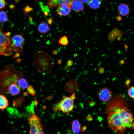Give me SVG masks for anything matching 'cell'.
I'll return each instance as SVG.
<instances>
[{
	"mask_svg": "<svg viewBox=\"0 0 134 134\" xmlns=\"http://www.w3.org/2000/svg\"><path fill=\"white\" fill-rule=\"evenodd\" d=\"M23 73L15 68L13 64L7 65L0 72V92L7 95L15 96L20 92L18 85Z\"/></svg>",
	"mask_w": 134,
	"mask_h": 134,
	"instance_id": "obj_1",
	"label": "cell"
},
{
	"mask_svg": "<svg viewBox=\"0 0 134 134\" xmlns=\"http://www.w3.org/2000/svg\"><path fill=\"white\" fill-rule=\"evenodd\" d=\"M33 63L34 67L39 72L47 74L51 72L54 62L47 53L41 51L34 55Z\"/></svg>",
	"mask_w": 134,
	"mask_h": 134,
	"instance_id": "obj_2",
	"label": "cell"
},
{
	"mask_svg": "<svg viewBox=\"0 0 134 134\" xmlns=\"http://www.w3.org/2000/svg\"><path fill=\"white\" fill-rule=\"evenodd\" d=\"M121 109L116 112L109 114L107 118L110 127L115 131H121L126 128Z\"/></svg>",
	"mask_w": 134,
	"mask_h": 134,
	"instance_id": "obj_3",
	"label": "cell"
},
{
	"mask_svg": "<svg viewBox=\"0 0 134 134\" xmlns=\"http://www.w3.org/2000/svg\"><path fill=\"white\" fill-rule=\"evenodd\" d=\"M28 122L30 126L29 134H45L43 126L39 117L32 113L29 115Z\"/></svg>",
	"mask_w": 134,
	"mask_h": 134,
	"instance_id": "obj_4",
	"label": "cell"
},
{
	"mask_svg": "<svg viewBox=\"0 0 134 134\" xmlns=\"http://www.w3.org/2000/svg\"><path fill=\"white\" fill-rule=\"evenodd\" d=\"M74 100L70 97H63L62 99L52 107L54 112L61 111L64 113H68L73 108Z\"/></svg>",
	"mask_w": 134,
	"mask_h": 134,
	"instance_id": "obj_5",
	"label": "cell"
},
{
	"mask_svg": "<svg viewBox=\"0 0 134 134\" xmlns=\"http://www.w3.org/2000/svg\"><path fill=\"white\" fill-rule=\"evenodd\" d=\"M126 100L123 96L118 95L115 96L107 105L106 112L110 114L125 107Z\"/></svg>",
	"mask_w": 134,
	"mask_h": 134,
	"instance_id": "obj_6",
	"label": "cell"
},
{
	"mask_svg": "<svg viewBox=\"0 0 134 134\" xmlns=\"http://www.w3.org/2000/svg\"><path fill=\"white\" fill-rule=\"evenodd\" d=\"M13 50L11 42L8 37L4 34L0 27V55L10 56Z\"/></svg>",
	"mask_w": 134,
	"mask_h": 134,
	"instance_id": "obj_7",
	"label": "cell"
},
{
	"mask_svg": "<svg viewBox=\"0 0 134 134\" xmlns=\"http://www.w3.org/2000/svg\"><path fill=\"white\" fill-rule=\"evenodd\" d=\"M11 42L13 50L15 51L19 54L23 53V50L20 48L23 46L25 40L21 35H15L12 37Z\"/></svg>",
	"mask_w": 134,
	"mask_h": 134,
	"instance_id": "obj_8",
	"label": "cell"
},
{
	"mask_svg": "<svg viewBox=\"0 0 134 134\" xmlns=\"http://www.w3.org/2000/svg\"><path fill=\"white\" fill-rule=\"evenodd\" d=\"M112 93L107 88L101 89L98 93V97L101 101L106 102L111 98Z\"/></svg>",
	"mask_w": 134,
	"mask_h": 134,
	"instance_id": "obj_9",
	"label": "cell"
},
{
	"mask_svg": "<svg viewBox=\"0 0 134 134\" xmlns=\"http://www.w3.org/2000/svg\"><path fill=\"white\" fill-rule=\"evenodd\" d=\"M64 88L65 90L67 92L73 94L76 93L78 89L76 81L74 79L71 80L66 84Z\"/></svg>",
	"mask_w": 134,
	"mask_h": 134,
	"instance_id": "obj_10",
	"label": "cell"
},
{
	"mask_svg": "<svg viewBox=\"0 0 134 134\" xmlns=\"http://www.w3.org/2000/svg\"><path fill=\"white\" fill-rule=\"evenodd\" d=\"M71 9L70 4L66 3L62 4L58 6L57 13L61 16H66L69 14Z\"/></svg>",
	"mask_w": 134,
	"mask_h": 134,
	"instance_id": "obj_11",
	"label": "cell"
},
{
	"mask_svg": "<svg viewBox=\"0 0 134 134\" xmlns=\"http://www.w3.org/2000/svg\"><path fill=\"white\" fill-rule=\"evenodd\" d=\"M70 6L71 9L76 12L82 11L84 8L83 3L79 0H73Z\"/></svg>",
	"mask_w": 134,
	"mask_h": 134,
	"instance_id": "obj_12",
	"label": "cell"
},
{
	"mask_svg": "<svg viewBox=\"0 0 134 134\" xmlns=\"http://www.w3.org/2000/svg\"><path fill=\"white\" fill-rule=\"evenodd\" d=\"M73 0H49L48 5L50 8H52L59 6L63 3L70 4Z\"/></svg>",
	"mask_w": 134,
	"mask_h": 134,
	"instance_id": "obj_13",
	"label": "cell"
},
{
	"mask_svg": "<svg viewBox=\"0 0 134 134\" xmlns=\"http://www.w3.org/2000/svg\"><path fill=\"white\" fill-rule=\"evenodd\" d=\"M117 10L119 13L124 16H128L130 12L129 7L125 3L119 4L117 7Z\"/></svg>",
	"mask_w": 134,
	"mask_h": 134,
	"instance_id": "obj_14",
	"label": "cell"
},
{
	"mask_svg": "<svg viewBox=\"0 0 134 134\" xmlns=\"http://www.w3.org/2000/svg\"><path fill=\"white\" fill-rule=\"evenodd\" d=\"M9 105L8 100L4 95L0 94V110L5 109Z\"/></svg>",
	"mask_w": 134,
	"mask_h": 134,
	"instance_id": "obj_15",
	"label": "cell"
},
{
	"mask_svg": "<svg viewBox=\"0 0 134 134\" xmlns=\"http://www.w3.org/2000/svg\"><path fill=\"white\" fill-rule=\"evenodd\" d=\"M39 32L43 34H46L50 30V28L47 23L45 22L40 23L38 27Z\"/></svg>",
	"mask_w": 134,
	"mask_h": 134,
	"instance_id": "obj_16",
	"label": "cell"
},
{
	"mask_svg": "<svg viewBox=\"0 0 134 134\" xmlns=\"http://www.w3.org/2000/svg\"><path fill=\"white\" fill-rule=\"evenodd\" d=\"M72 128L73 132L76 134H79L80 131V125L78 120H73L72 125Z\"/></svg>",
	"mask_w": 134,
	"mask_h": 134,
	"instance_id": "obj_17",
	"label": "cell"
},
{
	"mask_svg": "<svg viewBox=\"0 0 134 134\" xmlns=\"http://www.w3.org/2000/svg\"><path fill=\"white\" fill-rule=\"evenodd\" d=\"M88 5L91 9H96L100 7L101 3L99 0H90L89 2Z\"/></svg>",
	"mask_w": 134,
	"mask_h": 134,
	"instance_id": "obj_18",
	"label": "cell"
},
{
	"mask_svg": "<svg viewBox=\"0 0 134 134\" xmlns=\"http://www.w3.org/2000/svg\"><path fill=\"white\" fill-rule=\"evenodd\" d=\"M18 85L21 88L25 89L28 86V81L25 78H21L19 80Z\"/></svg>",
	"mask_w": 134,
	"mask_h": 134,
	"instance_id": "obj_19",
	"label": "cell"
},
{
	"mask_svg": "<svg viewBox=\"0 0 134 134\" xmlns=\"http://www.w3.org/2000/svg\"><path fill=\"white\" fill-rule=\"evenodd\" d=\"M8 19L6 13L3 11H0V21L3 23L5 22Z\"/></svg>",
	"mask_w": 134,
	"mask_h": 134,
	"instance_id": "obj_20",
	"label": "cell"
},
{
	"mask_svg": "<svg viewBox=\"0 0 134 134\" xmlns=\"http://www.w3.org/2000/svg\"><path fill=\"white\" fill-rule=\"evenodd\" d=\"M60 44L64 45L66 46L67 45L68 43V40L67 37L64 36L61 38L59 41Z\"/></svg>",
	"mask_w": 134,
	"mask_h": 134,
	"instance_id": "obj_21",
	"label": "cell"
},
{
	"mask_svg": "<svg viewBox=\"0 0 134 134\" xmlns=\"http://www.w3.org/2000/svg\"><path fill=\"white\" fill-rule=\"evenodd\" d=\"M24 101V98L21 96L18 99L17 102H16V104L15 106H16L18 107H21Z\"/></svg>",
	"mask_w": 134,
	"mask_h": 134,
	"instance_id": "obj_22",
	"label": "cell"
},
{
	"mask_svg": "<svg viewBox=\"0 0 134 134\" xmlns=\"http://www.w3.org/2000/svg\"><path fill=\"white\" fill-rule=\"evenodd\" d=\"M128 92L129 96L132 98L134 99V87L130 88L128 90Z\"/></svg>",
	"mask_w": 134,
	"mask_h": 134,
	"instance_id": "obj_23",
	"label": "cell"
},
{
	"mask_svg": "<svg viewBox=\"0 0 134 134\" xmlns=\"http://www.w3.org/2000/svg\"><path fill=\"white\" fill-rule=\"evenodd\" d=\"M27 90L28 92L31 95L33 96L35 95L34 88L31 85L28 86L27 88Z\"/></svg>",
	"mask_w": 134,
	"mask_h": 134,
	"instance_id": "obj_24",
	"label": "cell"
},
{
	"mask_svg": "<svg viewBox=\"0 0 134 134\" xmlns=\"http://www.w3.org/2000/svg\"><path fill=\"white\" fill-rule=\"evenodd\" d=\"M5 5L6 2L5 0H0V9L3 8Z\"/></svg>",
	"mask_w": 134,
	"mask_h": 134,
	"instance_id": "obj_25",
	"label": "cell"
},
{
	"mask_svg": "<svg viewBox=\"0 0 134 134\" xmlns=\"http://www.w3.org/2000/svg\"><path fill=\"white\" fill-rule=\"evenodd\" d=\"M67 64L68 66H71L73 65V62L71 60H69L67 61Z\"/></svg>",
	"mask_w": 134,
	"mask_h": 134,
	"instance_id": "obj_26",
	"label": "cell"
},
{
	"mask_svg": "<svg viewBox=\"0 0 134 134\" xmlns=\"http://www.w3.org/2000/svg\"><path fill=\"white\" fill-rule=\"evenodd\" d=\"M48 23L50 25L52 24L53 23V20L51 18H50L47 20Z\"/></svg>",
	"mask_w": 134,
	"mask_h": 134,
	"instance_id": "obj_27",
	"label": "cell"
},
{
	"mask_svg": "<svg viewBox=\"0 0 134 134\" xmlns=\"http://www.w3.org/2000/svg\"><path fill=\"white\" fill-rule=\"evenodd\" d=\"M82 3H86L89 2L90 0H80Z\"/></svg>",
	"mask_w": 134,
	"mask_h": 134,
	"instance_id": "obj_28",
	"label": "cell"
},
{
	"mask_svg": "<svg viewBox=\"0 0 134 134\" xmlns=\"http://www.w3.org/2000/svg\"><path fill=\"white\" fill-rule=\"evenodd\" d=\"M70 97L73 100H74L76 98L75 94L74 93L72 94L71 96Z\"/></svg>",
	"mask_w": 134,
	"mask_h": 134,
	"instance_id": "obj_29",
	"label": "cell"
},
{
	"mask_svg": "<svg viewBox=\"0 0 134 134\" xmlns=\"http://www.w3.org/2000/svg\"><path fill=\"white\" fill-rule=\"evenodd\" d=\"M104 69L103 68H100L99 69V72L100 73H102L103 72V71H104Z\"/></svg>",
	"mask_w": 134,
	"mask_h": 134,
	"instance_id": "obj_30",
	"label": "cell"
},
{
	"mask_svg": "<svg viewBox=\"0 0 134 134\" xmlns=\"http://www.w3.org/2000/svg\"><path fill=\"white\" fill-rule=\"evenodd\" d=\"M57 51L56 50V49L52 51V53L54 55H56L57 54Z\"/></svg>",
	"mask_w": 134,
	"mask_h": 134,
	"instance_id": "obj_31",
	"label": "cell"
},
{
	"mask_svg": "<svg viewBox=\"0 0 134 134\" xmlns=\"http://www.w3.org/2000/svg\"><path fill=\"white\" fill-rule=\"evenodd\" d=\"M34 105H37L38 104V102L36 98H35V99L34 100Z\"/></svg>",
	"mask_w": 134,
	"mask_h": 134,
	"instance_id": "obj_32",
	"label": "cell"
},
{
	"mask_svg": "<svg viewBox=\"0 0 134 134\" xmlns=\"http://www.w3.org/2000/svg\"><path fill=\"white\" fill-rule=\"evenodd\" d=\"M9 7L10 9H13L14 8V5L11 4L9 5Z\"/></svg>",
	"mask_w": 134,
	"mask_h": 134,
	"instance_id": "obj_33",
	"label": "cell"
},
{
	"mask_svg": "<svg viewBox=\"0 0 134 134\" xmlns=\"http://www.w3.org/2000/svg\"><path fill=\"white\" fill-rule=\"evenodd\" d=\"M10 33L9 32H8L6 33L5 34L8 37L10 35Z\"/></svg>",
	"mask_w": 134,
	"mask_h": 134,
	"instance_id": "obj_34",
	"label": "cell"
},
{
	"mask_svg": "<svg viewBox=\"0 0 134 134\" xmlns=\"http://www.w3.org/2000/svg\"><path fill=\"white\" fill-rule=\"evenodd\" d=\"M61 62V60H58L57 62L59 64H60Z\"/></svg>",
	"mask_w": 134,
	"mask_h": 134,
	"instance_id": "obj_35",
	"label": "cell"
},
{
	"mask_svg": "<svg viewBox=\"0 0 134 134\" xmlns=\"http://www.w3.org/2000/svg\"><path fill=\"white\" fill-rule=\"evenodd\" d=\"M131 127H132V128H134V123H132Z\"/></svg>",
	"mask_w": 134,
	"mask_h": 134,
	"instance_id": "obj_36",
	"label": "cell"
},
{
	"mask_svg": "<svg viewBox=\"0 0 134 134\" xmlns=\"http://www.w3.org/2000/svg\"><path fill=\"white\" fill-rule=\"evenodd\" d=\"M69 66H66V69H69V67H68Z\"/></svg>",
	"mask_w": 134,
	"mask_h": 134,
	"instance_id": "obj_37",
	"label": "cell"
}]
</instances>
